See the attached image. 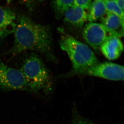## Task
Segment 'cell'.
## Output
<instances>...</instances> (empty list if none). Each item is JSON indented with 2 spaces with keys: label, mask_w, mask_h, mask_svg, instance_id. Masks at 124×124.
<instances>
[{
  "label": "cell",
  "mask_w": 124,
  "mask_h": 124,
  "mask_svg": "<svg viewBox=\"0 0 124 124\" xmlns=\"http://www.w3.org/2000/svg\"><path fill=\"white\" fill-rule=\"evenodd\" d=\"M14 33V45L10 51L12 54L28 50L46 54L51 51L52 38L50 29L35 23L25 15H20L17 16Z\"/></svg>",
  "instance_id": "cell-1"
},
{
  "label": "cell",
  "mask_w": 124,
  "mask_h": 124,
  "mask_svg": "<svg viewBox=\"0 0 124 124\" xmlns=\"http://www.w3.org/2000/svg\"><path fill=\"white\" fill-rule=\"evenodd\" d=\"M60 47L69 56L73 71L76 74H83L87 70L99 63L88 46L72 37H63L60 42Z\"/></svg>",
  "instance_id": "cell-2"
},
{
  "label": "cell",
  "mask_w": 124,
  "mask_h": 124,
  "mask_svg": "<svg viewBox=\"0 0 124 124\" xmlns=\"http://www.w3.org/2000/svg\"><path fill=\"white\" fill-rule=\"evenodd\" d=\"M20 70L25 78L27 90L38 92L50 86L51 80L49 72L38 56L33 55L27 57Z\"/></svg>",
  "instance_id": "cell-3"
},
{
  "label": "cell",
  "mask_w": 124,
  "mask_h": 124,
  "mask_svg": "<svg viewBox=\"0 0 124 124\" xmlns=\"http://www.w3.org/2000/svg\"><path fill=\"white\" fill-rule=\"evenodd\" d=\"M0 89L27 90L26 81L20 70L9 67L0 59Z\"/></svg>",
  "instance_id": "cell-4"
},
{
  "label": "cell",
  "mask_w": 124,
  "mask_h": 124,
  "mask_svg": "<svg viewBox=\"0 0 124 124\" xmlns=\"http://www.w3.org/2000/svg\"><path fill=\"white\" fill-rule=\"evenodd\" d=\"M83 74L113 81L124 80L123 66L110 62L98 63L87 70Z\"/></svg>",
  "instance_id": "cell-5"
},
{
  "label": "cell",
  "mask_w": 124,
  "mask_h": 124,
  "mask_svg": "<svg viewBox=\"0 0 124 124\" xmlns=\"http://www.w3.org/2000/svg\"><path fill=\"white\" fill-rule=\"evenodd\" d=\"M83 38L93 49H99L107 38L114 35L102 24L90 22L85 25L83 31Z\"/></svg>",
  "instance_id": "cell-6"
},
{
  "label": "cell",
  "mask_w": 124,
  "mask_h": 124,
  "mask_svg": "<svg viewBox=\"0 0 124 124\" xmlns=\"http://www.w3.org/2000/svg\"><path fill=\"white\" fill-rule=\"evenodd\" d=\"M17 17L11 9L0 5V41L14 33Z\"/></svg>",
  "instance_id": "cell-7"
},
{
  "label": "cell",
  "mask_w": 124,
  "mask_h": 124,
  "mask_svg": "<svg viewBox=\"0 0 124 124\" xmlns=\"http://www.w3.org/2000/svg\"><path fill=\"white\" fill-rule=\"evenodd\" d=\"M100 49L106 58L109 60H114L121 56L124 50V47L120 38L110 35L107 38Z\"/></svg>",
  "instance_id": "cell-8"
},
{
  "label": "cell",
  "mask_w": 124,
  "mask_h": 124,
  "mask_svg": "<svg viewBox=\"0 0 124 124\" xmlns=\"http://www.w3.org/2000/svg\"><path fill=\"white\" fill-rule=\"evenodd\" d=\"M63 15L65 22L76 27H82L88 20V13L84 8L78 6L70 7Z\"/></svg>",
  "instance_id": "cell-9"
},
{
  "label": "cell",
  "mask_w": 124,
  "mask_h": 124,
  "mask_svg": "<svg viewBox=\"0 0 124 124\" xmlns=\"http://www.w3.org/2000/svg\"><path fill=\"white\" fill-rule=\"evenodd\" d=\"M101 24L113 35L121 37L123 35L124 20L117 15L107 11L101 19Z\"/></svg>",
  "instance_id": "cell-10"
},
{
  "label": "cell",
  "mask_w": 124,
  "mask_h": 124,
  "mask_svg": "<svg viewBox=\"0 0 124 124\" xmlns=\"http://www.w3.org/2000/svg\"><path fill=\"white\" fill-rule=\"evenodd\" d=\"M88 9V20L90 22L101 19L107 12L104 0H93Z\"/></svg>",
  "instance_id": "cell-11"
},
{
  "label": "cell",
  "mask_w": 124,
  "mask_h": 124,
  "mask_svg": "<svg viewBox=\"0 0 124 124\" xmlns=\"http://www.w3.org/2000/svg\"><path fill=\"white\" fill-rule=\"evenodd\" d=\"M74 0H54V8L56 13L60 16L70 7L74 5Z\"/></svg>",
  "instance_id": "cell-12"
},
{
  "label": "cell",
  "mask_w": 124,
  "mask_h": 124,
  "mask_svg": "<svg viewBox=\"0 0 124 124\" xmlns=\"http://www.w3.org/2000/svg\"><path fill=\"white\" fill-rule=\"evenodd\" d=\"M107 11L115 14L124 20V11L118 6L115 0H104Z\"/></svg>",
  "instance_id": "cell-13"
},
{
  "label": "cell",
  "mask_w": 124,
  "mask_h": 124,
  "mask_svg": "<svg viewBox=\"0 0 124 124\" xmlns=\"http://www.w3.org/2000/svg\"><path fill=\"white\" fill-rule=\"evenodd\" d=\"M92 0H74V6L82 7L84 9L89 8Z\"/></svg>",
  "instance_id": "cell-14"
},
{
  "label": "cell",
  "mask_w": 124,
  "mask_h": 124,
  "mask_svg": "<svg viewBox=\"0 0 124 124\" xmlns=\"http://www.w3.org/2000/svg\"><path fill=\"white\" fill-rule=\"evenodd\" d=\"M72 124H94L85 118L76 115L73 119Z\"/></svg>",
  "instance_id": "cell-15"
},
{
  "label": "cell",
  "mask_w": 124,
  "mask_h": 124,
  "mask_svg": "<svg viewBox=\"0 0 124 124\" xmlns=\"http://www.w3.org/2000/svg\"><path fill=\"white\" fill-rule=\"evenodd\" d=\"M124 0H116L115 1L118 5V6L122 9L123 10H124Z\"/></svg>",
  "instance_id": "cell-16"
},
{
  "label": "cell",
  "mask_w": 124,
  "mask_h": 124,
  "mask_svg": "<svg viewBox=\"0 0 124 124\" xmlns=\"http://www.w3.org/2000/svg\"><path fill=\"white\" fill-rule=\"evenodd\" d=\"M38 0V1H40V2H41V1H43V0Z\"/></svg>",
  "instance_id": "cell-17"
},
{
  "label": "cell",
  "mask_w": 124,
  "mask_h": 124,
  "mask_svg": "<svg viewBox=\"0 0 124 124\" xmlns=\"http://www.w3.org/2000/svg\"></svg>",
  "instance_id": "cell-18"
},
{
  "label": "cell",
  "mask_w": 124,
  "mask_h": 124,
  "mask_svg": "<svg viewBox=\"0 0 124 124\" xmlns=\"http://www.w3.org/2000/svg\"></svg>",
  "instance_id": "cell-19"
}]
</instances>
